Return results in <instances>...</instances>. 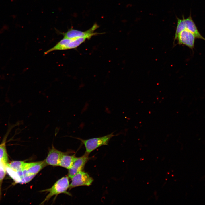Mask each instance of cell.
Listing matches in <instances>:
<instances>
[{
  "instance_id": "1",
  "label": "cell",
  "mask_w": 205,
  "mask_h": 205,
  "mask_svg": "<svg viewBox=\"0 0 205 205\" xmlns=\"http://www.w3.org/2000/svg\"><path fill=\"white\" fill-rule=\"evenodd\" d=\"M69 186L68 177H64L58 180L51 188L41 191V192H48V194L41 204H43L48 201L52 196H56L60 194L64 193L71 196V194L67 192Z\"/></svg>"
},
{
  "instance_id": "13",
  "label": "cell",
  "mask_w": 205,
  "mask_h": 205,
  "mask_svg": "<svg viewBox=\"0 0 205 205\" xmlns=\"http://www.w3.org/2000/svg\"><path fill=\"white\" fill-rule=\"evenodd\" d=\"M177 24L174 38V41L176 40V37L178 34L182 31L185 29V23L184 16V15L182 16V19H180L177 17Z\"/></svg>"
},
{
  "instance_id": "3",
  "label": "cell",
  "mask_w": 205,
  "mask_h": 205,
  "mask_svg": "<svg viewBox=\"0 0 205 205\" xmlns=\"http://www.w3.org/2000/svg\"><path fill=\"white\" fill-rule=\"evenodd\" d=\"M46 166L44 160L38 162H24L22 170L23 183L30 181L36 174Z\"/></svg>"
},
{
  "instance_id": "4",
  "label": "cell",
  "mask_w": 205,
  "mask_h": 205,
  "mask_svg": "<svg viewBox=\"0 0 205 205\" xmlns=\"http://www.w3.org/2000/svg\"><path fill=\"white\" fill-rule=\"evenodd\" d=\"M88 39L86 38H63L55 46L44 52V54L54 51L65 50L75 49L85 40Z\"/></svg>"
},
{
  "instance_id": "8",
  "label": "cell",
  "mask_w": 205,
  "mask_h": 205,
  "mask_svg": "<svg viewBox=\"0 0 205 205\" xmlns=\"http://www.w3.org/2000/svg\"><path fill=\"white\" fill-rule=\"evenodd\" d=\"M89 153L85 152L82 156L77 157L71 167L69 169L68 177L71 179L76 174L82 171L89 159Z\"/></svg>"
},
{
  "instance_id": "9",
  "label": "cell",
  "mask_w": 205,
  "mask_h": 205,
  "mask_svg": "<svg viewBox=\"0 0 205 205\" xmlns=\"http://www.w3.org/2000/svg\"><path fill=\"white\" fill-rule=\"evenodd\" d=\"M66 153L56 149L52 145L49 150L48 155L44 161L47 165L59 166L60 161L62 156Z\"/></svg>"
},
{
  "instance_id": "7",
  "label": "cell",
  "mask_w": 205,
  "mask_h": 205,
  "mask_svg": "<svg viewBox=\"0 0 205 205\" xmlns=\"http://www.w3.org/2000/svg\"><path fill=\"white\" fill-rule=\"evenodd\" d=\"M196 38L192 33L185 29L178 34L176 40H177L178 44L186 46L193 50L194 47Z\"/></svg>"
},
{
  "instance_id": "5",
  "label": "cell",
  "mask_w": 205,
  "mask_h": 205,
  "mask_svg": "<svg viewBox=\"0 0 205 205\" xmlns=\"http://www.w3.org/2000/svg\"><path fill=\"white\" fill-rule=\"evenodd\" d=\"M99 26L95 23L90 29L85 31H82L71 28L65 32H62L56 30L58 34L63 35L64 38H86L89 39L93 36L102 34L103 33L94 32V31L99 28Z\"/></svg>"
},
{
  "instance_id": "14",
  "label": "cell",
  "mask_w": 205,
  "mask_h": 205,
  "mask_svg": "<svg viewBox=\"0 0 205 205\" xmlns=\"http://www.w3.org/2000/svg\"><path fill=\"white\" fill-rule=\"evenodd\" d=\"M6 166L0 165V189L1 190L2 181L5 177L6 173Z\"/></svg>"
},
{
  "instance_id": "2",
  "label": "cell",
  "mask_w": 205,
  "mask_h": 205,
  "mask_svg": "<svg viewBox=\"0 0 205 205\" xmlns=\"http://www.w3.org/2000/svg\"><path fill=\"white\" fill-rule=\"evenodd\" d=\"M114 132L104 136L94 138L88 139H83L80 138H75L80 140L84 145L85 152L89 154L97 148L103 145H108L110 139L115 135Z\"/></svg>"
},
{
  "instance_id": "12",
  "label": "cell",
  "mask_w": 205,
  "mask_h": 205,
  "mask_svg": "<svg viewBox=\"0 0 205 205\" xmlns=\"http://www.w3.org/2000/svg\"><path fill=\"white\" fill-rule=\"evenodd\" d=\"M66 153L62 157L60 162L59 166L69 169L72 166L77 158L75 155H66Z\"/></svg>"
},
{
  "instance_id": "6",
  "label": "cell",
  "mask_w": 205,
  "mask_h": 205,
  "mask_svg": "<svg viewBox=\"0 0 205 205\" xmlns=\"http://www.w3.org/2000/svg\"><path fill=\"white\" fill-rule=\"evenodd\" d=\"M71 179V182L69 187L70 190L79 186H89L93 181L87 173L82 171L76 174Z\"/></svg>"
},
{
  "instance_id": "11",
  "label": "cell",
  "mask_w": 205,
  "mask_h": 205,
  "mask_svg": "<svg viewBox=\"0 0 205 205\" xmlns=\"http://www.w3.org/2000/svg\"><path fill=\"white\" fill-rule=\"evenodd\" d=\"M10 129H9L0 144V165L6 166L8 163V157L6 148L7 138Z\"/></svg>"
},
{
  "instance_id": "10",
  "label": "cell",
  "mask_w": 205,
  "mask_h": 205,
  "mask_svg": "<svg viewBox=\"0 0 205 205\" xmlns=\"http://www.w3.org/2000/svg\"><path fill=\"white\" fill-rule=\"evenodd\" d=\"M185 29L187 30L192 33L196 38L201 39L205 41V38L200 33L193 20L191 13L188 18H185Z\"/></svg>"
}]
</instances>
